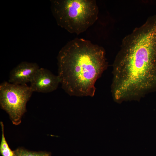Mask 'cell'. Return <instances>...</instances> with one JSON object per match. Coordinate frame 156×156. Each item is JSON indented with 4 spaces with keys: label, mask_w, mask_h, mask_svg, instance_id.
<instances>
[{
    "label": "cell",
    "mask_w": 156,
    "mask_h": 156,
    "mask_svg": "<svg viewBox=\"0 0 156 156\" xmlns=\"http://www.w3.org/2000/svg\"><path fill=\"white\" fill-rule=\"evenodd\" d=\"M113 65L114 100H139L156 89V14L122 39Z\"/></svg>",
    "instance_id": "cell-1"
},
{
    "label": "cell",
    "mask_w": 156,
    "mask_h": 156,
    "mask_svg": "<svg viewBox=\"0 0 156 156\" xmlns=\"http://www.w3.org/2000/svg\"><path fill=\"white\" fill-rule=\"evenodd\" d=\"M105 51L89 40L75 38L67 42L57 56L62 88L71 96H93L96 80L108 66Z\"/></svg>",
    "instance_id": "cell-2"
},
{
    "label": "cell",
    "mask_w": 156,
    "mask_h": 156,
    "mask_svg": "<svg viewBox=\"0 0 156 156\" xmlns=\"http://www.w3.org/2000/svg\"><path fill=\"white\" fill-rule=\"evenodd\" d=\"M51 9L59 26L71 34L86 31L98 18L99 9L95 0H52Z\"/></svg>",
    "instance_id": "cell-3"
},
{
    "label": "cell",
    "mask_w": 156,
    "mask_h": 156,
    "mask_svg": "<svg viewBox=\"0 0 156 156\" xmlns=\"http://www.w3.org/2000/svg\"><path fill=\"white\" fill-rule=\"evenodd\" d=\"M33 92L27 84L4 81L0 84L1 108L9 115L13 124L18 125L27 111L26 106Z\"/></svg>",
    "instance_id": "cell-4"
},
{
    "label": "cell",
    "mask_w": 156,
    "mask_h": 156,
    "mask_svg": "<svg viewBox=\"0 0 156 156\" xmlns=\"http://www.w3.org/2000/svg\"><path fill=\"white\" fill-rule=\"evenodd\" d=\"M58 75L45 68H40L35 74L30 86L33 92L47 93L56 90L60 83Z\"/></svg>",
    "instance_id": "cell-5"
},
{
    "label": "cell",
    "mask_w": 156,
    "mask_h": 156,
    "mask_svg": "<svg viewBox=\"0 0 156 156\" xmlns=\"http://www.w3.org/2000/svg\"><path fill=\"white\" fill-rule=\"evenodd\" d=\"M39 68L36 63L22 62L10 71L8 82L15 84H27Z\"/></svg>",
    "instance_id": "cell-6"
},
{
    "label": "cell",
    "mask_w": 156,
    "mask_h": 156,
    "mask_svg": "<svg viewBox=\"0 0 156 156\" xmlns=\"http://www.w3.org/2000/svg\"><path fill=\"white\" fill-rule=\"evenodd\" d=\"M1 127L2 137L0 145V153L2 156H14V151L11 150L5 138L4 132V125L2 122H0Z\"/></svg>",
    "instance_id": "cell-7"
},
{
    "label": "cell",
    "mask_w": 156,
    "mask_h": 156,
    "mask_svg": "<svg viewBox=\"0 0 156 156\" xmlns=\"http://www.w3.org/2000/svg\"><path fill=\"white\" fill-rule=\"evenodd\" d=\"M14 156H51L50 153L46 151H34L19 148L14 151Z\"/></svg>",
    "instance_id": "cell-8"
}]
</instances>
